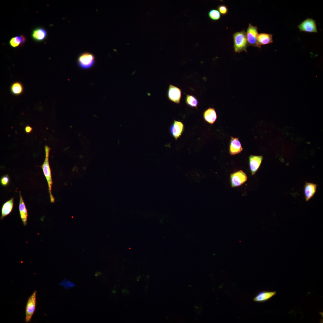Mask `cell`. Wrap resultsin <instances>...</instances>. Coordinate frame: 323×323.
<instances>
[{
  "label": "cell",
  "mask_w": 323,
  "mask_h": 323,
  "mask_svg": "<svg viewBox=\"0 0 323 323\" xmlns=\"http://www.w3.org/2000/svg\"><path fill=\"white\" fill-rule=\"evenodd\" d=\"M243 148L238 138L231 137L229 147V153L231 155H234L240 153Z\"/></svg>",
  "instance_id": "4fadbf2b"
},
{
  "label": "cell",
  "mask_w": 323,
  "mask_h": 323,
  "mask_svg": "<svg viewBox=\"0 0 323 323\" xmlns=\"http://www.w3.org/2000/svg\"><path fill=\"white\" fill-rule=\"evenodd\" d=\"M276 294V291H262L258 293L253 298V301L257 302H266Z\"/></svg>",
  "instance_id": "8fae6325"
},
{
  "label": "cell",
  "mask_w": 323,
  "mask_h": 323,
  "mask_svg": "<svg viewBox=\"0 0 323 323\" xmlns=\"http://www.w3.org/2000/svg\"><path fill=\"white\" fill-rule=\"evenodd\" d=\"M10 91L13 95H18L21 94L23 92V87L22 83L17 82L13 83L10 86Z\"/></svg>",
  "instance_id": "ffe728a7"
},
{
  "label": "cell",
  "mask_w": 323,
  "mask_h": 323,
  "mask_svg": "<svg viewBox=\"0 0 323 323\" xmlns=\"http://www.w3.org/2000/svg\"><path fill=\"white\" fill-rule=\"evenodd\" d=\"M19 193V210L21 219L23 225L26 226L27 224V220L28 217V213L25 205L22 199L21 192Z\"/></svg>",
  "instance_id": "9a60e30c"
},
{
  "label": "cell",
  "mask_w": 323,
  "mask_h": 323,
  "mask_svg": "<svg viewBox=\"0 0 323 323\" xmlns=\"http://www.w3.org/2000/svg\"><path fill=\"white\" fill-rule=\"evenodd\" d=\"M51 148L47 145L45 146V157L44 161L42 166V168L44 174L47 182L48 191L51 203H54L55 199L51 192L52 186L53 183L52 179L51 169L49 162V152Z\"/></svg>",
  "instance_id": "6da1fadb"
},
{
  "label": "cell",
  "mask_w": 323,
  "mask_h": 323,
  "mask_svg": "<svg viewBox=\"0 0 323 323\" xmlns=\"http://www.w3.org/2000/svg\"><path fill=\"white\" fill-rule=\"evenodd\" d=\"M95 60V57L92 54L89 52L83 53L78 57V65L83 69L90 68L94 65Z\"/></svg>",
  "instance_id": "277c9868"
},
{
  "label": "cell",
  "mask_w": 323,
  "mask_h": 323,
  "mask_svg": "<svg viewBox=\"0 0 323 323\" xmlns=\"http://www.w3.org/2000/svg\"><path fill=\"white\" fill-rule=\"evenodd\" d=\"M208 16L210 19L214 21L219 20L221 17L220 13L216 9H212L209 10L208 13Z\"/></svg>",
  "instance_id": "7402d4cb"
},
{
  "label": "cell",
  "mask_w": 323,
  "mask_h": 323,
  "mask_svg": "<svg viewBox=\"0 0 323 323\" xmlns=\"http://www.w3.org/2000/svg\"><path fill=\"white\" fill-rule=\"evenodd\" d=\"M25 131L26 133H29L32 131V127L29 125L25 126Z\"/></svg>",
  "instance_id": "d4e9b609"
},
{
  "label": "cell",
  "mask_w": 323,
  "mask_h": 323,
  "mask_svg": "<svg viewBox=\"0 0 323 323\" xmlns=\"http://www.w3.org/2000/svg\"><path fill=\"white\" fill-rule=\"evenodd\" d=\"M184 129V126L181 121L174 120L170 127V131L172 135L176 140L180 137Z\"/></svg>",
  "instance_id": "9c48e42d"
},
{
  "label": "cell",
  "mask_w": 323,
  "mask_h": 323,
  "mask_svg": "<svg viewBox=\"0 0 323 323\" xmlns=\"http://www.w3.org/2000/svg\"><path fill=\"white\" fill-rule=\"evenodd\" d=\"M186 103L189 106L197 109L198 102L197 99L193 95H186L185 99Z\"/></svg>",
  "instance_id": "44dd1931"
},
{
  "label": "cell",
  "mask_w": 323,
  "mask_h": 323,
  "mask_svg": "<svg viewBox=\"0 0 323 323\" xmlns=\"http://www.w3.org/2000/svg\"><path fill=\"white\" fill-rule=\"evenodd\" d=\"M317 185L311 182H306L304 186V193L305 199L308 201L316 193Z\"/></svg>",
  "instance_id": "7c38bea8"
},
{
  "label": "cell",
  "mask_w": 323,
  "mask_h": 323,
  "mask_svg": "<svg viewBox=\"0 0 323 323\" xmlns=\"http://www.w3.org/2000/svg\"><path fill=\"white\" fill-rule=\"evenodd\" d=\"M217 9L220 13L223 15H226L228 12V8L224 4H221L218 6Z\"/></svg>",
  "instance_id": "603a6c76"
},
{
  "label": "cell",
  "mask_w": 323,
  "mask_h": 323,
  "mask_svg": "<svg viewBox=\"0 0 323 323\" xmlns=\"http://www.w3.org/2000/svg\"><path fill=\"white\" fill-rule=\"evenodd\" d=\"M25 40V37L23 35L15 36L10 39L9 44L11 47L15 48L23 44Z\"/></svg>",
  "instance_id": "d6986e66"
},
{
  "label": "cell",
  "mask_w": 323,
  "mask_h": 323,
  "mask_svg": "<svg viewBox=\"0 0 323 323\" xmlns=\"http://www.w3.org/2000/svg\"><path fill=\"white\" fill-rule=\"evenodd\" d=\"M9 182L10 179L7 174L3 175L0 179V183L1 185L4 186H7L9 184Z\"/></svg>",
  "instance_id": "cb8c5ba5"
},
{
  "label": "cell",
  "mask_w": 323,
  "mask_h": 323,
  "mask_svg": "<svg viewBox=\"0 0 323 323\" xmlns=\"http://www.w3.org/2000/svg\"><path fill=\"white\" fill-rule=\"evenodd\" d=\"M300 31L308 33H317L316 20L312 18H307L298 25Z\"/></svg>",
  "instance_id": "ba28073f"
},
{
  "label": "cell",
  "mask_w": 323,
  "mask_h": 323,
  "mask_svg": "<svg viewBox=\"0 0 323 323\" xmlns=\"http://www.w3.org/2000/svg\"><path fill=\"white\" fill-rule=\"evenodd\" d=\"M167 95L170 101L178 104L180 103L182 96V91L180 89L170 84L167 89Z\"/></svg>",
  "instance_id": "52a82bcc"
},
{
  "label": "cell",
  "mask_w": 323,
  "mask_h": 323,
  "mask_svg": "<svg viewBox=\"0 0 323 323\" xmlns=\"http://www.w3.org/2000/svg\"><path fill=\"white\" fill-rule=\"evenodd\" d=\"M63 286L66 289H69V288H71L69 286H68V285H65Z\"/></svg>",
  "instance_id": "83f0119b"
},
{
  "label": "cell",
  "mask_w": 323,
  "mask_h": 323,
  "mask_svg": "<svg viewBox=\"0 0 323 323\" xmlns=\"http://www.w3.org/2000/svg\"><path fill=\"white\" fill-rule=\"evenodd\" d=\"M66 285H68L71 287H74L75 286V285L74 284L69 281L68 282H67V284Z\"/></svg>",
  "instance_id": "484cf974"
},
{
  "label": "cell",
  "mask_w": 323,
  "mask_h": 323,
  "mask_svg": "<svg viewBox=\"0 0 323 323\" xmlns=\"http://www.w3.org/2000/svg\"><path fill=\"white\" fill-rule=\"evenodd\" d=\"M231 186H239L245 183L247 179L246 174L242 170H239L230 174Z\"/></svg>",
  "instance_id": "8992f818"
},
{
  "label": "cell",
  "mask_w": 323,
  "mask_h": 323,
  "mask_svg": "<svg viewBox=\"0 0 323 323\" xmlns=\"http://www.w3.org/2000/svg\"><path fill=\"white\" fill-rule=\"evenodd\" d=\"M233 36L234 52L240 53L245 51L247 52V48L249 45L245 30L243 29L240 31L235 32L233 34Z\"/></svg>",
  "instance_id": "7a4b0ae2"
},
{
  "label": "cell",
  "mask_w": 323,
  "mask_h": 323,
  "mask_svg": "<svg viewBox=\"0 0 323 323\" xmlns=\"http://www.w3.org/2000/svg\"><path fill=\"white\" fill-rule=\"evenodd\" d=\"M13 201L14 198L12 197L3 204L1 209V220L11 212L13 207Z\"/></svg>",
  "instance_id": "ac0fdd59"
},
{
  "label": "cell",
  "mask_w": 323,
  "mask_h": 323,
  "mask_svg": "<svg viewBox=\"0 0 323 323\" xmlns=\"http://www.w3.org/2000/svg\"><path fill=\"white\" fill-rule=\"evenodd\" d=\"M263 159L262 156L250 155L249 156V166L252 175H255L258 170Z\"/></svg>",
  "instance_id": "30bf717a"
},
{
  "label": "cell",
  "mask_w": 323,
  "mask_h": 323,
  "mask_svg": "<svg viewBox=\"0 0 323 323\" xmlns=\"http://www.w3.org/2000/svg\"><path fill=\"white\" fill-rule=\"evenodd\" d=\"M258 29L257 26H253L251 23H249L246 34L248 45L259 48L257 42Z\"/></svg>",
  "instance_id": "5b68a950"
},
{
  "label": "cell",
  "mask_w": 323,
  "mask_h": 323,
  "mask_svg": "<svg viewBox=\"0 0 323 323\" xmlns=\"http://www.w3.org/2000/svg\"><path fill=\"white\" fill-rule=\"evenodd\" d=\"M272 35L265 33L258 34L257 37L258 44L260 48L261 45H266L273 42Z\"/></svg>",
  "instance_id": "e0dca14e"
},
{
  "label": "cell",
  "mask_w": 323,
  "mask_h": 323,
  "mask_svg": "<svg viewBox=\"0 0 323 323\" xmlns=\"http://www.w3.org/2000/svg\"><path fill=\"white\" fill-rule=\"evenodd\" d=\"M204 120L207 122L211 124L216 121L217 116L214 108L209 107L205 110L203 113Z\"/></svg>",
  "instance_id": "5bb4252c"
},
{
  "label": "cell",
  "mask_w": 323,
  "mask_h": 323,
  "mask_svg": "<svg viewBox=\"0 0 323 323\" xmlns=\"http://www.w3.org/2000/svg\"><path fill=\"white\" fill-rule=\"evenodd\" d=\"M47 33L46 30L42 28L39 27L33 29L31 36L33 39L37 42L44 40L47 37Z\"/></svg>",
  "instance_id": "2e32d148"
},
{
  "label": "cell",
  "mask_w": 323,
  "mask_h": 323,
  "mask_svg": "<svg viewBox=\"0 0 323 323\" xmlns=\"http://www.w3.org/2000/svg\"><path fill=\"white\" fill-rule=\"evenodd\" d=\"M36 291H34L29 297L25 307V321L26 323L30 322L35 311L36 304Z\"/></svg>",
  "instance_id": "3957f363"
},
{
  "label": "cell",
  "mask_w": 323,
  "mask_h": 323,
  "mask_svg": "<svg viewBox=\"0 0 323 323\" xmlns=\"http://www.w3.org/2000/svg\"><path fill=\"white\" fill-rule=\"evenodd\" d=\"M101 274V273L100 272H97L95 273V275L96 276H97L99 275H100Z\"/></svg>",
  "instance_id": "4316f807"
}]
</instances>
